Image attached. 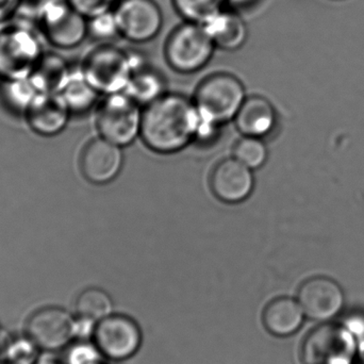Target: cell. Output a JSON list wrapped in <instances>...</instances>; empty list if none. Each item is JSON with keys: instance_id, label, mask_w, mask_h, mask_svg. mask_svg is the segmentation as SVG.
<instances>
[{"instance_id": "cell-1", "label": "cell", "mask_w": 364, "mask_h": 364, "mask_svg": "<svg viewBox=\"0 0 364 364\" xmlns=\"http://www.w3.org/2000/svg\"><path fill=\"white\" fill-rule=\"evenodd\" d=\"M200 122L194 102L181 94H164L143 112L141 138L155 153H178L196 140Z\"/></svg>"}, {"instance_id": "cell-2", "label": "cell", "mask_w": 364, "mask_h": 364, "mask_svg": "<svg viewBox=\"0 0 364 364\" xmlns=\"http://www.w3.org/2000/svg\"><path fill=\"white\" fill-rule=\"evenodd\" d=\"M41 33L29 21H9L0 28V77L27 78L44 55Z\"/></svg>"}, {"instance_id": "cell-3", "label": "cell", "mask_w": 364, "mask_h": 364, "mask_svg": "<svg viewBox=\"0 0 364 364\" xmlns=\"http://www.w3.org/2000/svg\"><path fill=\"white\" fill-rule=\"evenodd\" d=\"M245 100V89L237 77L216 73L201 81L194 104L201 121L220 126L235 119Z\"/></svg>"}, {"instance_id": "cell-4", "label": "cell", "mask_w": 364, "mask_h": 364, "mask_svg": "<svg viewBox=\"0 0 364 364\" xmlns=\"http://www.w3.org/2000/svg\"><path fill=\"white\" fill-rule=\"evenodd\" d=\"M34 16L41 36L57 48H75L89 36L87 19L68 0H43L36 6Z\"/></svg>"}, {"instance_id": "cell-5", "label": "cell", "mask_w": 364, "mask_h": 364, "mask_svg": "<svg viewBox=\"0 0 364 364\" xmlns=\"http://www.w3.org/2000/svg\"><path fill=\"white\" fill-rule=\"evenodd\" d=\"M142 117L140 104L129 94H109L98 109V132L109 142L128 146L141 136Z\"/></svg>"}, {"instance_id": "cell-6", "label": "cell", "mask_w": 364, "mask_h": 364, "mask_svg": "<svg viewBox=\"0 0 364 364\" xmlns=\"http://www.w3.org/2000/svg\"><path fill=\"white\" fill-rule=\"evenodd\" d=\"M81 70L98 93L124 92L134 70L132 53L111 45L98 47L87 55Z\"/></svg>"}, {"instance_id": "cell-7", "label": "cell", "mask_w": 364, "mask_h": 364, "mask_svg": "<svg viewBox=\"0 0 364 364\" xmlns=\"http://www.w3.org/2000/svg\"><path fill=\"white\" fill-rule=\"evenodd\" d=\"M215 48L203 25L186 21L166 42V61L176 72L192 74L209 63Z\"/></svg>"}, {"instance_id": "cell-8", "label": "cell", "mask_w": 364, "mask_h": 364, "mask_svg": "<svg viewBox=\"0 0 364 364\" xmlns=\"http://www.w3.org/2000/svg\"><path fill=\"white\" fill-rule=\"evenodd\" d=\"M356 338L346 326L324 324L306 337L301 350L304 364H353Z\"/></svg>"}, {"instance_id": "cell-9", "label": "cell", "mask_w": 364, "mask_h": 364, "mask_svg": "<svg viewBox=\"0 0 364 364\" xmlns=\"http://www.w3.org/2000/svg\"><path fill=\"white\" fill-rule=\"evenodd\" d=\"M113 11L121 36L136 44L154 40L164 27V14L154 0H119Z\"/></svg>"}, {"instance_id": "cell-10", "label": "cell", "mask_w": 364, "mask_h": 364, "mask_svg": "<svg viewBox=\"0 0 364 364\" xmlns=\"http://www.w3.org/2000/svg\"><path fill=\"white\" fill-rule=\"evenodd\" d=\"M26 336L41 350H61L76 337V321L62 308H41L28 318Z\"/></svg>"}, {"instance_id": "cell-11", "label": "cell", "mask_w": 364, "mask_h": 364, "mask_svg": "<svg viewBox=\"0 0 364 364\" xmlns=\"http://www.w3.org/2000/svg\"><path fill=\"white\" fill-rule=\"evenodd\" d=\"M96 346L112 360H124L136 354L142 333L136 321L123 314L108 316L100 321L94 331Z\"/></svg>"}, {"instance_id": "cell-12", "label": "cell", "mask_w": 364, "mask_h": 364, "mask_svg": "<svg viewBox=\"0 0 364 364\" xmlns=\"http://www.w3.org/2000/svg\"><path fill=\"white\" fill-rule=\"evenodd\" d=\"M299 303L308 318L316 321L331 320L343 307V290L329 278H311L299 288Z\"/></svg>"}, {"instance_id": "cell-13", "label": "cell", "mask_w": 364, "mask_h": 364, "mask_svg": "<svg viewBox=\"0 0 364 364\" xmlns=\"http://www.w3.org/2000/svg\"><path fill=\"white\" fill-rule=\"evenodd\" d=\"M210 186L220 200L227 203H242L254 190V174L252 168L235 158L225 159L212 171Z\"/></svg>"}, {"instance_id": "cell-14", "label": "cell", "mask_w": 364, "mask_h": 364, "mask_svg": "<svg viewBox=\"0 0 364 364\" xmlns=\"http://www.w3.org/2000/svg\"><path fill=\"white\" fill-rule=\"evenodd\" d=\"M122 147L98 138L91 141L83 149L80 166L87 181L95 184H106L114 181L123 168Z\"/></svg>"}, {"instance_id": "cell-15", "label": "cell", "mask_w": 364, "mask_h": 364, "mask_svg": "<svg viewBox=\"0 0 364 364\" xmlns=\"http://www.w3.org/2000/svg\"><path fill=\"white\" fill-rule=\"evenodd\" d=\"M26 113L33 132L53 136L65 128L72 112L61 94L38 93Z\"/></svg>"}, {"instance_id": "cell-16", "label": "cell", "mask_w": 364, "mask_h": 364, "mask_svg": "<svg viewBox=\"0 0 364 364\" xmlns=\"http://www.w3.org/2000/svg\"><path fill=\"white\" fill-rule=\"evenodd\" d=\"M203 26L216 48L222 50H237L247 41V25L235 11L222 9Z\"/></svg>"}, {"instance_id": "cell-17", "label": "cell", "mask_w": 364, "mask_h": 364, "mask_svg": "<svg viewBox=\"0 0 364 364\" xmlns=\"http://www.w3.org/2000/svg\"><path fill=\"white\" fill-rule=\"evenodd\" d=\"M276 119L273 105L262 96L246 98L235 117V126L241 134L260 139L273 132Z\"/></svg>"}, {"instance_id": "cell-18", "label": "cell", "mask_w": 364, "mask_h": 364, "mask_svg": "<svg viewBox=\"0 0 364 364\" xmlns=\"http://www.w3.org/2000/svg\"><path fill=\"white\" fill-rule=\"evenodd\" d=\"M304 316L305 314L299 301L290 297H279L265 307L262 322L272 335L287 337L299 331Z\"/></svg>"}, {"instance_id": "cell-19", "label": "cell", "mask_w": 364, "mask_h": 364, "mask_svg": "<svg viewBox=\"0 0 364 364\" xmlns=\"http://www.w3.org/2000/svg\"><path fill=\"white\" fill-rule=\"evenodd\" d=\"M72 70L60 55L44 53L29 78L38 93H61Z\"/></svg>"}, {"instance_id": "cell-20", "label": "cell", "mask_w": 364, "mask_h": 364, "mask_svg": "<svg viewBox=\"0 0 364 364\" xmlns=\"http://www.w3.org/2000/svg\"><path fill=\"white\" fill-rule=\"evenodd\" d=\"M164 81L157 72L146 65L140 66L132 72L126 93L134 97L139 104H151L164 95Z\"/></svg>"}, {"instance_id": "cell-21", "label": "cell", "mask_w": 364, "mask_h": 364, "mask_svg": "<svg viewBox=\"0 0 364 364\" xmlns=\"http://www.w3.org/2000/svg\"><path fill=\"white\" fill-rule=\"evenodd\" d=\"M64 100L68 104L70 112H87L97 100L98 92L85 79L82 70L73 73L61 91Z\"/></svg>"}, {"instance_id": "cell-22", "label": "cell", "mask_w": 364, "mask_h": 364, "mask_svg": "<svg viewBox=\"0 0 364 364\" xmlns=\"http://www.w3.org/2000/svg\"><path fill=\"white\" fill-rule=\"evenodd\" d=\"M75 309L81 320L91 323L102 321L110 316L112 311V299L102 289H87L77 299Z\"/></svg>"}, {"instance_id": "cell-23", "label": "cell", "mask_w": 364, "mask_h": 364, "mask_svg": "<svg viewBox=\"0 0 364 364\" xmlns=\"http://www.w3.org/2000/svg\"><path fill=\"white\" fill-rule=\"evenodd\" d=\"M184 21L203 25L224 6V0H172Z\"/></svg>"}, {"instance_id": "cell-24", "label": "cell", "mask_w": 364, "mask_h": 364, "mask_svg": "<svg viewBox=\"0 0 364 364\" xmlns=\"http://www.w3.org/2000/svg\"><path fill=\"white\" fill-rule=\"evenodd\" d=\"M38 94V90L36 89L29 77L6 80L4 89V104L11 110L16 112H27L30 105Z\"/></svg>"}, {"instance_id": "cell-25", "label": "cell", "mask_w": 364, "mask_h": 364, "mask_svg": "<svg viewBox=\"0 0 364 364\" xmlns=\"http://www.w3.org/2000/svg\"><path fill=\"white\" fill-rule=\"evenodd\" d=\"M235 159L245 164L248 168H261L267 159V149L260 138L246 136L237 141L235 146Z\"/></svg>"}, {"instance_id": "cell-26", "label": "cell", "mask_w": 364, "mask_h": 364, "mask_svg": "<svg viewBox=\"0 0 364 364\" xmlns=\"http://www.w3.org/2000/svg\"><path fill=\"white\" fill-rule=\"evenodd\" d=\"M40 348L29 337L11 339L4 358L15 364H36L40 360Z\"/></svg>"}, {"instance_id": "cell-27", "label": "cell", "mask_w": 364, "mask_h": 364, "mask_svg": "<svg viewBox=\"0 0 364 364\" xmlns=\"http://www.w3.org/2000/svg\"><path fill=\"white\" fill-rule=\"evenodd\" d=\"M87 31L90 36L98 41H110L121 36L114 11L110 10L87 19Z\"/></svg>"}, {"instance_id": "cell-28", "label": "cell", "mask_w": 364, "mask_h": 364, "mask_svg": "<svg viewBox=\"0 0 364 364\" xmlns=\"http://www.w3.org/2000/svg\"><path fill=\"white\" fill-rule=\"evenodd\" d=\"M68 4L87 19L113 10L119 0H68Z\"/></svg>"}, {"instance_id": "cell-29", "label": "cell", "mask_w": 364, "mask_h": 364, "mask_svg": "<svg viewBox=\"0 0 364 364\" xmlns=\"http://www.w3.org/2000/svg\"><path fill=\"white\" fill-rule=\"evenodd\" d=\"M95 350L90 346L80 344L70 348L63 364H96Z\"/></svg>"}, {"instance_id": "cell-30", "label": "cell", "mask_w": 364, "mask_h": 364, "mask_svg": "<svg viewBox=\"0 0 364 364\" xmlns=\"http://www.w3.org/2000/svg\"><path fill=\"white\" fill-rule=\"evenodd\" d=\"M23 0H0V25L9 23L18 13Z\"/></svg>"}, {"instance_id": "cell-31", "label": "cell", "mask_w": 364, "mask_h": 364, "mask_svg": "<svg viewBox=\"0 0 364 364\" xmlns=\"http://www.w3.org/2000/svg\"><path fill=\"white\" fill-rule=\"evenodd\" d=\"M346 328L359 340L364 338V318L361 316H353L346 324Z\"/></svg>"}, {"instance_id": "cell-32", "label": "cell", "mask_w": 364, "mask_h": 364, "mask_svg": "<svg viewBox=\"0 0 364 364\" xmlns=\"http://www.w3.org/2000/svg\"><path fill=\"white\" fill-rule=\"evenodd\" d=\"M225 4L232 6H244L252 4L254 0H224Z\"/></svg>"}, {"instance_id": "cell-33", "label": "cell", "mask_w": 364, "mask_h": 364, "mask_svg": "<svg viewBox=\"0 0 364 364\" xmlns=\"http://www.w3.org/2000/svg\"><path fill=\"white\" fill-rule=\"evenodd\" d=\"M357 356L360 359L361 363L364 364V338L360 339V342L357 344Z\"/></svg>"}, {"instance_id": "cell-34", "label": "cell", "mask_w": 364, "mask_h": 364, "mask_svg": "<svg viewBox=\"0 0 364 364\" xmlns=\"http://www.w3.org/2000/svg\"><path fill=\"white\" fill-rule=\"evenodd\" d=\"M36 364H63L55 360V359H40Z\"/></svg>"}, {"instance_id": "cell-35", "label": "cell", "mask_w": 364, "mask_h": 364, "mask_svg": "<svg viewBox=\"0 0 364 364\" xmlns=\"http://www.w3.org/2000/svg\"><path fill=\"white\" fill-rule=\"evenodd\" d=\"M0 364H15V363H13L12 361H10V360H8V359H1V360H0Z\"/></svg>"}, {"instance_id": "cell-36", "label": "cell", "mask_w": 364, "mask_h": 364, "mask_svg": "<svg viewBox=\"0 0 364 364\" xmlns=\"http://www.w3.org/2000/svg\"><path fill=\"white\" fill-rule=\"evenodd\" d=\"M2 26H4V25H0V28H1V27H2Z\"/></svg>"}]
</instances>
